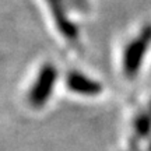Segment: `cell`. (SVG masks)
<instances>
[{
    "mask_svg": "<svg viewBox=\"0 0 151 151\" xmlns=\"http://www.w3.org/2000/svg\"><path fill=\"white\" fill-rule=\"evenodd\" d=\"M150 43H151V25H148V27H144V29L140 32V35L136 38L134 41H132L130 45L126 48L123 58V69L129 78L136 77L141 63H143V58H144Z\"/></svg>",
    "mask_w": 151,
    "mask_h": 151,
    "instance_id": "obj_1",
    "label": "cell"
},
{
    "mask_svg": "<svg viewBox=\"0 0 151 151\" xmlns=\"http://www.w3.org/2000/svg\"><path fill=\"white\" fill-rule=\"evenodd\" d=\"M58 77V73L55 70V67L52 65L43 66L39 76H38L35 86L32 87V90L29 91V102L34 106H42L50 97V92L53 90L55 80Z\"/></svg>",
    "mask_w": 151,
    "mask_h": 151,
    "instance_id": "obj_2",
    "label": "cell"
},
{
    "mask_svg": "<svg viewBox=\"0 0 151 151\" xmlns=\"http://www.w3.org/2000/svg\"><path fill=\"white\" fill-rule=\"evenodd\" d=\"M49 6H50V10H52V14H53L55 22L59 28V31L63 35H65L69 41H76L77 37H78V32H77V28L74 27V24L66 17L65 9L63 6L60 4V0H48Z\"/></svg>",
    "mask_w": 151,
    "mask_h": 151,
    "instance_id": "obj_3",
    "label": "cell"
},
{
    "mask_svg": "<svg viewBox=\"0 0 151 151\" xmlns=\"http://www.w3.org/2000/svg\"><path fill=\"white\" fill-rule=\"evenodd\" d=\"M67 87L71 91L84 94V95H97L102 91V86L99 83L91 80L80 73H76V71L67 76Z\"/></svg>",
    "mask_w": 151,
    "mask_h": 151,
    "instance_id": "obj_4",
    "label": "cell"
},
{
    "mask_svg": "<svg viewBox=\"0 0 151 151\" xmlns=\"http://www.w3.org/2000/svg\"><path fill=\"white\" fill-rule=\"evenodd\" d=\"M151 127V119L150 116H140V118L136 120V130L140 136H146L148 134Z\"/></svg>",
    "mask_w": 151,
    "mask_h": 151,
    "instance_id": "obj_5",
    "label": "cell"
}]
</instances>
